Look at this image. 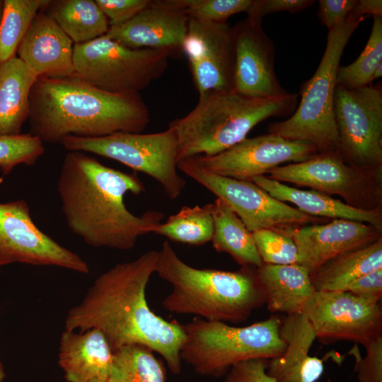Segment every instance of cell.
<instances>
[{
	"instance_id": "obj_10",
	"label": "cell",
	"mask_w": 382,
	"mask_h": 382,
	"mask_svg": "<svg viewBox=\"0 0 382 382\" xmlns=\"http://www.w3.org/2000/svg\"><path fill=\"white\" fill-rule=\"evenodd\" d=\"M178 169L224 201L251 233L271 229L284 234L304 224L322 221L274 198L252 181L212 173L192 157L179 161Z\"/></svg>"
},
{
	"instance_id": "obj_22",
	"label": "cell",
	"mask_w": 382,
	"mask_h": 382,
	"mask_svg": "<svg viewBox=\"0 0 382 382\" xmlns=\"http://www.w3.org/2000/svg\"><path fill=\"white\" fill-rule=\"evenodd\" d=\"M280 334L286 344L284 352L269 359L266 372L277 382H316L324 371L323 360L309 355L316 339L306 316L286 315Z\"/></svg>"
},
{
	"instance_id": "obj_6",
	"label": "cell",
	"mask_w": 382,
	"mask_h": 382,
	"mask_svg": "<svg viewBox=\"0 0 382 382\" xmlns=\"http://www.w3.org/2000/svg\"><path fill=\"white\" fill-rule=\"evenodd\" d=\"M281 325L277 316L245 327L195 316L183 325L185 338L181 360L199 375L224 376L239 362L280 356L286 347L281 337Z\"/></svg>"
},
{
	"instance_id": "obj_42",
	"label": "cell",
	"mask_w": 382,
	"mask_h": 382,
	"mask_svg": "<svg viewBox=\"0 0 382 382\" xmlns=\"http://www.w3.org/2000/svg\"><path fill=\"white\" fill-rule=\"evenodd\" d=\"M351 13L358 17L366 18V15L382 17V1L359 0Z\"/></svg>"
},
{
	"instance_id": "obj_13",
	"label": "cell",
	"mask_w": 382,
	"mask_h": 382,
	"mask_svg": "<svg viewBox=\"0 0 382 382\" xmlns=\"http://www.w3.org/2000/svg\"><path fill=\"white\" fill-rule=\"evenodd\" d=\"M16 262L89 273L83 258L36 226L24 199L0 203V267Z\"/></svg>"
},
{
	"instance_id": "obj_35",
	"label": "cell",
	"mask_w": 382,
	"mask_h": 382,
	"mask_svg": "<svg viewBox=\"0 0 382 382\" xmlns=\"http://www.w3.org/2000/svg\"><path fill=\"white\" fill-rule=\"evenodd\" d=\"M190 18L213 23H226L238 13L247 12L253 0H185Z\"/></svg>"
},
{
	"instance_id": "obj_7",
	"label": "cell",
	"mask_w": 382,
	"mask_h": 382,
	"mask_svg": "<svg viewBox=\"0 0 382 382\" xmlns=\"http://www.w3.org/2000/svg\"><path fill=\"white\" fill-rule=\"evenodd\" d=\"M364 18L350 13L342 24L328 31L319 66L301 87L299 105L287 120L270 123L268 133L310 143L318 153L339 151L334 114L337 74L345 46Z\"/></svg>"
},
{
	"instance_id": "obj_37",
	"label": "cell",
	"mask_w": 382,
	"mask_h": 382,
	"mask_svg": "<svg viewBox=\"0 0 382 382\" xmlns=\"http://www.w3.org/2000/svg\"><path fill=\"white\" fill-rule=\"evenodd\" d=\"M110 26L123 24L147 6L149 0H96Z\"/></svg>"
},
{
	"instance_id": "obj_15",
	"label": "cell",
	"mask_w": 382,
	"mask_h": 382,
	"mask_svg": "<svg viewBox=\"0 0 382 382\" xmlns=\"http://www.w3.org/2000/svg\"><path fill=\"white\" fill-rule=\"evenodd\" d=\"M318 151L310 143L273 134L245 138L214 156L192 157L204 170L221 176L250 181L286 162L305 161ZM192 158V157H191Z\"/></svg>"
},
{
	"instance_id": "obj_12",
	"label": "cell",
	"mask_w": 382,
	"mask_h": 382,
	"mask_svg": "<svg viewBox=\"0 0 382 382\" xmlns=\"http://www.w3.org/2000/svg\"><path fill=\"white\" fill-rule=\"evenodd\" d=\"M334 114L339 151L345 160L360 168L381 170V85L356 89L336 85Z\"/></svg>"
},
{
	"instance_id": "obj_38",
	"label": "cell",
	"mask_w": 382,
	"mask_h": 382,
	"mask_svg": "<svg viewBox=\"0 0 382 382\" xmlns=\"http://www.w3.org/2000/svg\"><path fill=\"white\" fill-rule=\"evenodd\" d=\"M311 0H253L248 11L247 18L261 23L262 18L270 13L288 11L291 13L299 12L311 6Z\"/></svg>"
},
{
	"instance_id": "obj_19",
	"label": "cell",
	"mask_w": 382,
	"mask_h": 382,
	"mask_svg": "<svg viewBox=\"0 0 382 382\" xmlns=\"http://www.w3.org/2000/svg\"><path fill=\"white\" fill-rule=\"evenodd\" d=\"M284 234L295 243L299 265L311 275L335 256L374 242L381 237V230L369 224L337 219L325 224L295 228Z\"/></svg>"
},
{
	"instance_id": "obj_5",
	"label": "cell",
	"mask_w": 382,
	"mask_h": 382,
	"mask_svg": "<svg viewBox=\"0 0 382 382\" xmlns=\"http://www.w3.org/2000/svg\"><path fill=\"white\" fill-rule=\"evenodd\" d=\"M298 97V93H288L277 98H256L235 90L199 96L188 114L168 125L178 135V161L214 156L232 147L262 121L291 114Z\"/></svg>"
},
{
	"instance_id": "obj_41",
	"label": "cell",
	"mask_w": 382,
	"mask_h": 382,
	"mask_svg": "<svg viewBox=\"0 0 382 382\" xmlns=\"http://www.w3.org/2000/svg\"><path fill=\"white\" fill-rule=\"evenodd\" d=\"M345 291L381 303L382 297V268L369 272L354 280Z\"/></svg>"
},
{
	"instance_id": "obj_27",
	"label": "cell",
	"mask_w": 382,
	"mask_h": 382,
	"mask_svg": "<svg viewBox=\"0 0 382 382\" xmlns=\"http://www.w3.org/2000/svg\"><path fill=\"white\" fill-rule=\"evenodd\" d=\"M41 10L52 18L74 44L107 33L108 18L93 0H44Z\"/></svg>"
},
{
	"instance_id": "obj_16",
	"label": "cell",
	"mask_w": 382,
	"mask_h": 382,
	"mask_svg": "<svg viewBox=\"0 0 382 382\" xmlns=\"http://www.w3.org/2000/svg\"><path fill=\"white\" fill-rule=\"evenodd\" d=\"M181 50L199 96L234 90L235 43L227 22L190 18Z\"/></svg>"
},
{
	"instance_id": "obj_40",
	"label": "cell",
	"mask_w": 382,
	"mask_h": 382,
	"mask_svg": "<svg viewBox=\"0 0 382 382\" xmlns=\"http://www.w3.org/2000/svg\"><path fill=\"white\" fill-rule=\"evenodd\" d=\"M358 0H320L318 17L328 31L342 24Z\"/></svg>"
},
{
	"instance_id": "obj_30",
	"label": "cell",
	"mask_w": 382,
	"mask_h": 382,
	"mask_svg": "<svg viewBox=\"0 0 382 382\" xmlns=\"http://www.w3.org/2000/svg\"><path fill=\"white\" fill-rule=\"evenodd\" d=\"M212 204L184 206L153 233L169 240L191 245H202L212 241L214 232Z\"/></svg>"
},
{
	"instance_id": "obj_14",
	"label": "cell",
	"mask_w": 382,
	"mask_h": 382,
	"mask_svg": "<svg viewBox=\"0 0 382 382\" xmlns=\"http://www.w3.org/2000/svg\"><path fill=\"white\" fill-rule=\"evenodd\" d=\"M303 313L322 343L350 341L364 347L382 336V309L348 291H316Z\"/></svg>"
},
{
	"instance_id": "obj_28",
	"label": "cell",
	"mask_w": 382,
	"mask_h": 382,
	"mask_svg": "<svg viewBox=\"0 0 382 382\" xmlns=\"http://www.w3.org/2000/svg\"><path fill=\"white\" fill-rule=\"evenodd\" d=\"M212 204L214 232L211 241L214 248L228 253L241 266L260 267L263 262L252 233L224 201L216 198Z\"/></svg>"
},
{
	"instance_id": "obj_43",
	"label": "cell",
	"mask_w": 382,
	"mask_h": 382,
	"mask_svg": "<svg viewBox=\"0 0 382 382\" xmlns=\"http://www.w3.org/2000/svg\"><path fill=\"white\" fill-rule=\"evenodd\" d=\"M382 76V62L380 63L374 70L373 80L381 78Z\"/></svg>"
},
{
	"instance_id": "obj_9",
	"label": "cell",
	"mask_w": 382,
	"mask_h": 382,
	"mask_svg": "<svg viewBox=\"0 0 382 382\" xmlns=\"http://www.w3.org/2000/svg\"><path fill=\"white\" fill-rule=\"evenodd\" d=\"M59 144L69 151L89 152L115 160L157 181L171 199L179 197L186 185L178 173V139L168 127L158 133H119L86 138L64 137Z\"/></svg>"
},
{
	"instance_id": "obj_3",
	"label": "cell",
	"mask_w": 382,
	"mask_h": 382,
	"mask_svg": "<svg viewBox=\"0 0 382 382\" xmlns=\"http://www.w3.org/2000/svg\"><path fill=\"white\" fill-rule=\"evenodd\" d=\"M30 132L42 141L59 143L74 136L94 138L141 133L149 122L139 93H113L75 76L38 77L30 94Z\"/></svg>"
},
{
	"instance_id": "obj_29",
	"label": "cell",
	"mask_w": 382,
	"mask_h": 382,
	"mask_svg": "<svg viewBox=\"0 0 382 382\" xmlns=\"http://www.w3.org/2000/svg\"><path fill=\"white\" fill-rule=\"evenodd\" d=\"M154 352L141 345H127L114 351L107 382H166V369Z\"/></svg>"
},
{
	"instance_id": "obj_34",
	"label": "cell",
	"mask_w": 382,
	"mask_h": 382,
	"mask_svg": "<svg viewBox=\"0 0 382 382\" xmlns=\"http://www.w3.org/2000/svg\"><path fill=\"white\" fill-rule=\"evenodd\" d=\"M252 236L263 264L299 265L298 248L289 236L271 229L257 230Z\"/></svg>"
},
{
	"instance_id": "obj_33",
	"label": "cell",
	"mask_w": 382,
	"mask_h": 382,
	"mask_svg": "<svg viewBox=\"0 0 382 382\" xmlns=\"http://www.w3.org/2000/svg\"><path fill=\"white\" fill-rule=\"evenodd\" d=\"M43 141L28 134L0 135V170L3 175L21 164L32 166L45 153Z\"/></svg>"
},
{
	"instance_id": "obj_17",
	"label": "cell",
	"mask_w": 382,
	"mask_h": 382,
	"mask_svg": "<svg viewBox=\"0 0 382 382\" xmlns=\"http://www.w3.org/2000/svg\"><path fill=\"white\" fill-rule=\"evenodd\" d=\"M233 28L235 43L234 90L245 96L272 98L289 92L274 71V47L261 23L248 18Z\"/></svg>"
},
{
	"instance_id": "obj_20",
	"label": "cell",
	"mask_w": 382,
	"mask_h": 382,
	"mask_svg": "<svg viewBox=\"0 0 382 382\" xmlns=\"http://www.w3.org/2000/svg\"><path fill=\"white\" fill-rule=\"evenodd\" d=\"M73 50L71 40L40 9L17 53L37 78H66L74 75Z\"/></svg>"
},
{
	"instance_id": "obj_31",
	"label": "cell",
	"mask_w": 382,
	"mask_h": 382,
	"mask_svg": "<svg viewBox=\"0 0 382 382\" xmlns=\"http://www.w3.org/2000/svg\"><path fill=\"white\" fill-rule=\"evenodd\" d=\"M44 0H4L0 23V64L16 57L18 48Z\"/></svg>"
},
{
	"instance_id": "obj_24",
	"label": "cell",
	"mask_w": 382,
	"mask_h": 382,
	"mask_svg": "<svg viewBox=\"0 0 382 382\" xmlns=\"http://www.w3.org/2000/svg\"><path fill=\"white\" fill-rule=\"evenodd\" d=\"M257 274L272 313H302L316 293L308 270L303 265L263 264Z\"/></svg>"
},
{
	"instance_id": "obj_1",
	"label": "cell",
	"mask_w": 382,
	"mask_h": 382,
	"mask_svg": "<svg viewBox=\"0 0 382 382\" xmlns=\"http://www.w3.org/2000/svg\"><path fill=\"white\" fill-rule=\"evenodd\" d=\"M157 258L158 251L149 250L99 275L82 301L69 310L64 330L83 332L96 328L113 352L130 345L146 346L160 354L170 371L178 375L185 338L183 326L154 313L146 298Z\"/></svg>"
},
{
	"instance_id": "obj_36",
	"label": "cell",
	"mask_w": 382,
	"mask_h": 382,
	"mask_svg": "<svg viewBox=\"0 0 382 382\" xmlns=\"http://www.w3.org/2000/svg\"><path fill=\"white\" fill-rule=\"evenodd\" d=\"M364 347V357H361L357 344L349 352L355 359L354 370L359 382H382V336Z\"/></svg>"
},
{
	"instance_id": "obj_32",
	"label": "cell",
	"mask_w": 382,
	"mask_h": 382,
	"mask_svg": "<svg viewBox=\"0 0 382 382\" xmlns=\"http://www.w3.org/2000/svg\"><path fill=\"white\" fill-rule=\"evenodd\" d=\"M382 62V17L374 16L369 40L359 55L352 64L340 66L336 84L349 89L363 88L371 84L376 66Z\"/></svg>"
},
{
	"instance_id": "obj_26",
	"label": "cell",
	"mask_w": 382,
	"mask_h": 382,
	"mask_svg": "<svg viewBox=\"0 0 382 382\" xmlns=\"http://www.w3.org/2000/svg\"><path fill=\"white\" fill-rule=\"evenodd\" d=\"M381 268L382 236L328 260L311 274V279L316 291H345L357 278Z\"/></svg>"
},
{
	"instance_id": "obj_8",
	"label": "cell",
	"mask_w": 382,
	"mask_h": 382,
	"mask_svg": "<svg viewBox=\"0 0 382 382\" xmlns=\"http://www.w3.org/2000/svg\"><path fill=\"white\" fill-rule=\"evenodd\" d=\"M171 53L130 48L104 35L74 44V76L110 93H139L166 71Z\"/></svg>"
},
{
	"instance_id": "obj_18",
	"label": "cell",
	"mask_w": 382,
	"mask_h": 382,
	"mask_svg": "<svg viewBox=\"0 0 382 382\" xmlns=\"http://www.w3.org/2000/svg\"><path fill=\"white\" fill-rule=\"evenodd\" d=\"M185 8V0L150 1L131 20L110 26L105 35L130 48L167 50L173 53L181 50L187 32L190 17Z\"/></svg>"
},
{
	"instance_id": "obj_4",
	"label": "cell",
	"mask_w": 382,
	"mask_h": 382,
	"mask_svg": "<svg viewBox=\"0 0 382 382\" xmlns=\"http://www.w3.org/2000/svg\"><path fill=\"white\" fill-rule=\"evenodd\" d=\"M155 273L172 286L162 302L170 313L238 323L266 302L256 267L241 266L233 272L195 268L168 241L158 251Z\"/></svg>"
},
{
	"instance_id": "obj_23",
	"label": "cell",
	"mask_w": 382,
	"mask_h": 382,
	"mask_svg": "<svg viewBox=\"0 0 382 382\" xmlns=\"http://www.w3.org/2000/svg\"><path fill=\"white\" fill-rule=\"evenodd\" d=\"M250 181L281 202L296 205L303 213L332 219H347L371 224L382 229L381 208L359 209L316 190H303L288 186L265 175L254 177Z\"/></svg>"
},
{
	"instance_id": "obj_11",
	"label": "cell",
	"mask_w": 382,
	"mask_h": 382,
	"mask_svg": "<svg viewBox=\"0 0 382 382\" xmlns=\"http://www.w3.org/2000/svg\"><path fill=\"white\" fill-rule=\"evenodd\" d=\"M268 178L309 187L326 195H337L359 209L379 207L381 170L347 163L339 151L318 153L302 162L276 167Z\"/></svg>"
},
{
	"instance_id": "obj_39",
	"label": "cell",
	"mask_w": 382,
	"mask_h": 382,
	"mask_svg": "<svg viewBox=\"0 0 382 382\" xmlns=\"http://www.w3.org/2000/svg\"><path fill=\"white\" fill-rule=\"evenodd\" d=\"M268 360L253 359L234 365L223 382H277L267 372Z\"/></svg>"
},
{
	"instance_id": "obj_45",
	"label": "cell",
	"mask_w": 382,
	"mask_h": 382,
	"mask_svg": "<svg viewBox=\"0 0 382 382\" xmlns=\"http://www.w3.org/2000/svg\"><path fill=\"white\" fill-rule=\"evenodd\" d=\"M3 10H4V0H0V23L1 21Z\"/></svg>"
},
{
	"instance_id": "obj_44",
	"label": "cell",
	"mask_w": 382,
	"mask_h": 382,
	"mask_svg": "<svg viewBox=\"0 0 382 382\" xmlns=\"http://www.w3.org/2000/svg\"><path fill=\"white\" fill-rule=\"evenodd\" d=\"M5 377H6V374L4 371V368L3 364L0 361V382H4Z\"/></svg>"
},
{
	"instance_id": "obj_25",
	"label": "cell",
	"mask_w": 382,
	"mask_h": 382,
	"mask_svg": "<svg viewBox=\"0 0 382 382\" xmlns=\"http://www.w3.org/2000/svg\"><path fill=\"white\" fill-rule=\"evenodd\" d=\"M37 79L19 57L0 64V135L21 134L29 118L30 94Z\"/></svg>"
},
{
	"instance_id": "obj_2",
	"label": "cell",
	"mask_w": 382,
	"mask_h": 382,
	"mask_svg": "<svg viewBox=\"0 0 382 382\" xmlns=\"http://www.w3.org/2000/svg\"><path fill=\"white\" fill-rule=\"evenodd\" d=\"M57 190L68 227L93 247L131 250L164 218L163 212L154 210L140 216L129 212L126 193L145 192L138 175L105 166L82 151L65 156Z\"/></svg>"
},
{
	"instance_id": "obj_21",
	"label": "cell",
	"mask_w": 382,
	"mask_h": 382,
	"mask_svg": "<svg viewBox=\"0 0 382 382\" xmlns=\"http://www.w3.org/2000/svg\"><path fill=\"white\" fill-rule=\"evenodd\" d=\"M57 362L67 382H107L113 351L102 332L64 330L60 337Z\"/></svg>"
}]
</instances>
